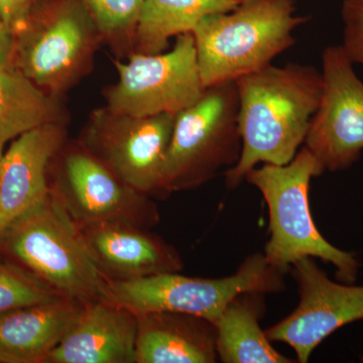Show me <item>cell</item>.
<instances>
[{
	"label": "cell",
	"mask_w": 363,
	"mask_h": 363,
	"mask_svg": "<svg viewBox=\"0 0 363 363\" xmlns=\"http://www.w3.org/2000/svg\"><path fill=\"white\" fill-rule=\"evenodd\" d=\"M83 304L65 298L0 314V363H45Z\"/></svg>",
	"instance_id": "cell-17"
},
{
	"label": "cell",
	"mask_w": 363,
	"mask_h": 363,
	"mask_svg": "<svg viewBox=\"0 0 363 363\" xmlns=\"http://www.w3.org/2000/svg\"><path fill=\"white\" fill-rule=\"evenodd\" d=\"M49 188L78 225L118 221L152 229L161 220L150 196L124 183L79 142H66L52 160Z\"/></svg>",
	"instance_id": "cell-8"
},
{
	"label": "cell",
	"mask_w": 363,
	"mask_h": 363,
	"mask_svg": "<svg viewBox=\"0 0 363 363\" xmlns=\"http://www.w3.org/2000/svg\"><path fill=\"white\" fill-rule=\"evenodd\" d=\"M292 274L300 298L297 308L266 334L272 342L292 347L297 362L306 363L331 334L363 320V286L332 281L312 257L295 262Z\"/></svg>",
	"instance_id": "cell-12"
},
{
	"label": "cell",
	"mask_w": 363,
	"mask_h": 363,
	"mask_svg": "<svg viewBox=\"0 0 363 363\" xmlns=\"http://www.w3.org/2000/svg\"><path fill=\"white\" fill-rule=\"evenodd\" d=\"M236 82L205 88L176 114L164 168L167 196L201 187L235 166L241 154Z\"/></svg>",
	"instance_id": "cell-5"
},
{
	"label": "cell",
	"mask_w": 363,
	"mask_h": 363,
	"mask_svg": "<svg viewBox=\"0 0 363 363\" xmlns=\"http://www.w3.org/2000/svg\"><path fill=\"white\" fill-rule=\"evenodd\" d=\"M60 98L45 92L16 67L0 66V159L7 143L51 123H65Z\"/></svg>",
	"instance_id": "cell-19"
},
{
	"label": "cell",
	"mask_w": 363,
	"mask_h": 363,
	"mask_svg": "<svg viewBox=\"0 0 363 363\" xmlns=\"http://www.w3.org/2000/svg\"><path fill=\"white\" fill-rule=\"evenodd\" d=\"M175 117L128 116L101 107L90 114L78 142L124 183L161 199Z\"/></svg>",
	"instance_id": "cell-9"
},
{
	"label": "cell",
	"mask_w": 363,
	"mask_h": 363,
	"mask_svg": "<svg viewBox=\"0 0 363 363\" xmlns=\"http://www.w3.org/2000/svg\"><path fill=\"white\" fill-rule=\"evenodd\" d=\"M43 0H0V18L13 37L23 33Z\"/></svg>",
	"instance_id": "cell-24"
},
{
	"label": "cell",
	"mask_w": 363,
	"mask_h": 363,
	"mask_svg": "<svg viewBox=\"0 0 363 363\" xmlns=\"http://www.w3.org/2000/svg\"><path fill=\"white\" fill-rule=\"evenodd\" d=\"M241 154L227 169L225 183L235 188L260 164L283 166L304 145L323 90L321 71L311 65H269L235 81Z\"/></svg>",
	"instance_id": "cell-1"
},
{
	"label": "cell",
	"mask_w": 363,
	"mask_h": 363,
	"mask_svg": "<svg viewBox=\"0 0 363 363\" xmlns=\"http://www.w3.org/2000/svg\"><path fill=\"white\" fill-rule=\"evenodd\" d=\"M0 255L61 297L83 305L107 301L108 279L91 257L77 223L50 193L4 227Z\"/></svg>",
	"instance_id": "cell-2"
},
{
	"label": "cell",
	"mask_w": 363,
	"mask_h": 363,
	"mask_svg": "<svg viewBox=\"0 0 363 363\" xmlns=\"http://www.w3.org/2000/svg\"><path fill=\"white\" fill-rule=\"evenodd\" d=\"M65 123L44 124L11 142L0 159V233L49 195L52 161L65 145Z\"/></svg>",
	"instance_id": "cell-14"
},
{
	"label": "cell",
	"mask_w": 363,
	"mask_h": 363,
	"mask_svg": "<svg viewBox=\"0 0 363 363\" xmlns=\"http://www.w3.org/2000/svg\"><path fill=\"white\" fill-rule=\"evenodd\" d=\"M307 21L294 0H243L203 18L192 32L203 85L235 82L272 65L296 44L294 32Z\"/></svg>",
	"instance_id": "cell-4"
},
{
	"label": "cell",
	"mask_w": 363,
	"mask_h": 363,
	"mask_svg": "<svg viewBox=\"0 0 363 363\" xmlns=\"http://www.w3.org/2000/svg\"><path fill=\"white\" fill-rule=\"evenodd\" d=\"M14 49V37L0 18V66L11 64Z\"/></svg>",
	"instance_id": "cell-25"
},
{
	"label": "cell",
	"mask_w": 363,
	"mask_h": 363,
	"mask_svg": "<svg viewBox=\"0 0 363 363\" xmlns=\"http://www.w3.org/2000/svg\"><path fill=\"white\" fill-rule=\"evenodd\" d=\"M264 295L247 292L234 298L214 322L216 350L224 363H291L274 350L259 320L264 312Z\"/></svg>",
	"instance_id": "cell-18"
},
{
	"label": "cell",
	"mask_w": 363,
	"mask_h": 363,
	"mask_svg": "<svg viewBox=\"0 0 363 363\" xmlns=\"http://www.w3.org/2000/svg\"><path fill=\"white\" fill-rule=\"evenodd\" d=\"M0 222H1V206H0Z\"/></svg>",
	"instance_id": "cell-26"
},
{
	"label": "cell",
	"mask_w": 363,
	"mask_h": 363,
	"mask_svg": "<svg viewBox=\"0 0 363 363\" xmlns=\"http://www.w3.org/2000/svg\"><path fill=\"white\" fill-rule=\"evenodd\" d=\"M138 318L108 302L84 304L45 363H135Z\"/></svg>",
	"instance_id": "cell-15"
},
{
	"label": "cell",
	"mask_w": 363,
	"mask_h": 363,
	"mask_svg": "<svg viewBox=\"0 0 363 363\" xmlns=\"http://www.w3.org/2000/svg\"><path fill=\"white\" fill-rule=\"evenodd\" d=\"M63 298L16 262L0 255V314Z\"/></svg>",
	"instance_id": "cell-22"
},
{
	"label": "cell",
	"mask_w": 363,
	"mask_h": 363,
	"mask_svg": "<svg viewBox=\"0 0 363 363\" xmlns=\"http://www.w3.org/2000/svg\"><path fill=\"white\" fill-rule=\"evenodd\" d=\"M342 47L322 54L323 90L304 145L324 172L350 169L363 152V82Z\"/></svg>",
	"instance_id": "cell-11"
},
{
	"label": "cell",
	"mask_w": 363,
	"mask_h": 363,
	"mask_svg": "<svg viewBox=\"0 0 363 363\" xmlns=\"http://www.w3.org/2000/svg\"><path fill=\"white\" fill-rule=\"evenodd\" d=\"M78 226L91 257L108 281L179 272L184 267L178 250L152 229L118 221Z\"/></svg>",
	"instance_id": "cell-13"
},
{
	"label": "cell",
	"mask_w": 363,
	"mask_h": 363,
	"mask_svg": "<svg viewBox=\"0 0 363 363\" xmlns=\"http://www.w3.org/2000/svg\"><path fill=\"white\" fill-rule=\"evenodd\" d=\"M243 0H143L133 39V52L159 54L169 40L192 33L211 14L227 13Z\"/></svg>",
	"instance_id": "cell-20"
},
{
	"label": "cell",
	"mask_w": 363,
	"mask_h": 363,
	"mask_svg": "<svg viewBox=\"0 0 363 363\" xmlns=\"http://www.w3.org/2000/svg\"><path fill=\"white\" fill-rule=\"evenodd\" d=\"M104 43L81 0H43L14 37L11 65L54 96L89 73Z\"/></svg>",
	"instance_id": "cell-6"
},
{
	"label": "cell",
	"mask_w": 363,
	"mask_h": 363,
	"mask_svg": "<svg viewBox=\"0 0 363 363\" xmlns=\"http://www.w3.org/2000/svg\"><path fill=\"white\" fill-rule=\"evenodd\" d=\"M118 80L105 91L106 105L116 113L133 116L178 114L199 99L205 90L192 33L176 38L171 51L133 52L117 60Z\"/></svg>",
	"instance_id": "cell-10"
},
{
	"label": "cell",
	"mask_w": 363,
	"mask_h": 363,
	"mask_svg": "<svg viewBox=\"0 0 363 363\" xmlns=\"http://www.w3.org/2000/svg\"><path fill=\"white\" fill-rule=\"evenodd\" d=\"M284 274L267 262L264 253H255L243 260L235 274L224 278H194L179 272H162L109 281L107 301L135 314L182 313L214 323L226 306L241 294L281 292L285 289Z\"/></svg>",
	"instance_id": "cell-7"
},
{
	"label": "cell",
	"mask_w": 363,
	"mask_h": 363,
	"mask_svg": "<svg viewBox=\"0 0 363 363\" xmlns=\"http://www.w3.org/2000/svg\"><path fill=\"white\" fill-rule=\"evenodd\" d=\"M135 315V363H213L218 359L216 331L209 320L174 312Z\"/></svg>",
	"instance_id": "cell-16"
},
{
	"label": "cell",
	"mask_w": 363,
	"mask_h": 363,
	"mask_svg": "<svg viewBox=\"0 0 363 363\" xmlns=\"http://www.w3.org/2000/svg\"><path fill=\"white\" fill-rule=\"evenodd\" d=\"M341 18L343 43L340 45L353 65L363 66V0H343Z\"/></svg>",
	"instance_id": "cell-23"
},
{
	"label": "cell",
	"mask_w": 363,
	"mask_h": 363,
	"mask_svg": "<svg viewBox=\"0 0 363 363\" xmlns=\"http://www.w3.org/2000/svg\"><path fill=\"white\" fill-rule=\"evenodd\" d=\"M324 173L305 145L286 164H262L248 172L245 180L259 190L269 208L271 238L264 255L283 272L306 257L319 259L335 267L339 281L354 284L362 267L357 255L331 245L313 220L310 184Z\"/></svg>",
	"instance_id": "cell-3"
},
{
	"label": "cell",
	"mask_w": 363,
	"mask_h": 363,
	"mask_svg": "<svg viewBox=\"0 0 363 363\" xmlns=\"http://www.w3.org/2000/svg\"><path fill=\"white\" fill-rule=\"evenodd\" d=\"M104 43L121 54L133 52V39L143 0H81ZM124 54V52H123Z\"/></svg>",
	"instance_id": "cell-21"
}]
</instances>
